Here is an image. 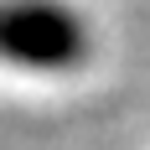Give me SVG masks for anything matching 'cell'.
Instances as JSON below:
<instances>
[{
  "label": "cell",
  "instance_id": "6da1fadb",
  "mask_svg": "<svg viewBox=\"0 0 150 150\" xmlns=\"http://www.w3.org/2000/svg\"><path fill=\"white\" fill-rule=\"evenodd\" d=\"M88 21L62 0H0V62L31 73H73L88 62Z\"/></svg>",
  "mask_w": 150,
  "mask_h": 150
}]
</instances>
